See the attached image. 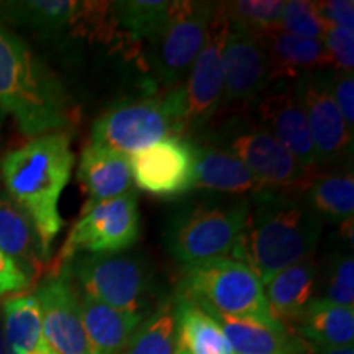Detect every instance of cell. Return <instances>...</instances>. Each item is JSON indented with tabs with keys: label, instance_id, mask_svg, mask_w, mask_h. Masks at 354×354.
<instances>
[{
	"label": "cell",
	"instance_id": "cell-33",
	"mask_svg": "<svg viewBox=\"0 0 354 354\" xmlns=\"http://www.w3.org/2000/svg\"><path fill=\"white\" fill-rule=\"evenodd\" d=\"M279 30L300 38L322 39L326 30V24L320 19L313 2L290 0L284 6Z\"/></svg>",
	"mask_w": 354,
	"mask_h": 354
},
{
	"label": "cell",
	"instance_id": "cell-16",
	"mask_svg": "<svg viewBox=\"0 0 354 354\" xmlns=\"http://www.w3.org/2000/svg\"><path fill=\"white\" fill-rule=\"evenodd\" d=\"M272 82L276 79L271 63L256 35L228 25L221 109H248Z\"/></svg>",
	"mask_w": 354,
	"mask_h": 354
},
{
	"label": "cell",
	"instance_id": "cell-15",
	"mask_svg": "<svg viewBox=\"0 0 354 354\" xmlns=\"http://www.w3.org/2000/svg\"><path fill=\"white\" fill-rule=\"evenodd\" d=\"M43 339L56 354H95L82 325L77 290L64 268L48 274L35 292Z\"/></svg>",
	"mask_w": 354,
	"mask_h": 354
},
{
	"label": "cell",
	"instance_id": "cell-14",
	"mask_svg": "<svg viewBox=\"0 0 354 354\" xmlns=\"http://www.w3.org/2000/svg\"><path fill=\"white\" fill-rule=\"evenodd\" d=\"M248 110L305 169L320 174L308 122L294 88V81L272 82Z\"/></svg>",
	"mask_w": 354,
	"mask_h": 354
},
{
	"label": "cell",
	"instance_id": "cell-5",
	"mask_svg": "<svg viewBox=\"0 0 354 354\" xmlns=\"http://www.w3.org/2000/svg\"><path fill=\"white\" fill-rule=\"evenodd\" d=\"M179 295L192 300L207 315L281 325L271 315L264 286L240 261L225 256L184 264Z\"/></svg>",
	"mask_w": 354,
	"mask_h": 354
},
{
	"label": "cell",
	"instance_id": "cell-21",
	"mask_svg": "<svg viewBox=\"0 0 354 354\" xmlns=\"http://www.w3.org/2000/svg\"><path fill=\"white\" fill-rule=\"evenodd\" d=\"M77 180L87 192L84 209H88L133 189L130 161L113 149L88 145L79 159Z\"/></svg>",
	"mask_w": 354,
	"mask_h": 354
},
{
	"label": "cell",
	"instance_id": "cell-27",
	"mask_svg": "<svg viewBox=\"0 0 354 354\" xmlns=\"http://www.w3.org/2000/svg\"><path fill=\"white\" fill-rule=\"evenodd\" d=\"M305 201L323 221L346 223L354 212V177L351 169L318 174L305 190Z\"/></svg>",
	"mask_w": 354,
	"mask_h": 354
},
{
	"label": "cell",
	"instance_id": "cell-1",
	"mask_svg": "<svg viewBox=\"0 0 354 354\" xmlns=\"http://www.w3.org/2000/svg\"><path fill=\"white\" fill-rule=\"evenodd\" d=\"M323 223L305 201V192L264 189L251 197L230 258L246 264L264 286L282 269L313 258Z\"/></svg>",
	"mask_w": 354,
	"mask_h": 354
},
{
	"label": "cell",
	"instance_id": "cell-13",
	"mask_svg": "<svg viewBox=\"0 0 354 354\" xmlns=\"http://www.w3.org/2000/svg\"><path fill=\"white\" fill-rule=\"evenodd\" d=\"M133 184L158 198H179L196 189V146L187 136H167L128 156Z\"/></svg>",
	"mask_w": 354,
	"mask_h": 354
},
{
	"label": "cell",
	"instance_id": "cell-30",
	"mask_svg": "<svg viewBox=\"0 0 354 354\" xmlns=\"http://www.w3.org/2000/svg\"><path fill=\"white\" fill-rule=\"evenodd\" d=\"M177 331L176 307L172 300H162L145 317L122 354H174Z\"/></svg>",
	"mask_w": 354,
	"mask_h": 354
},
{
	"label": "cell",
	"instance_id": "cell-6",
	"mask_svg": "<svg viewBox=\"0 0 354 354\" xmlns=\"http://www.w3.org/2000/svg\"><path fill=\"white\" fill-rule=\"evenodd\" d=\"M250 201L203 198L179 209L166 225V251L183 264L228 256L246 221Z\"/></svg>",
	"mask_w": 354,
	"mask_h": 354
},
{
	"label": "cell",
	"instance_id": "cell-34",
	"mask_svg": "<svg viewBox=\"0 0 354 354\" xmlns=\"http://www.w3.org/2000/svg\"><path fill=\"white\" fill-rule=\"evenodd\" d=\"M328 53L331 68L353 73L354 68V32L343 26L326 25L322 38Z\"/></svg>",
	"mask_w": 354,
	"mask_h": 354
},
{
	"label": "cell",
	"instance_id": "cell-19",
	"mask_svg": "<svg viewBox=\"0 0 354 354\" xmlns=\"http://www.w3.org/2000/svg\"><path fill=\"white\" fill-rule=\"evenodd\" d=\"M318 268L313 258L282 269L264 284V294L271 315L286 328L294 331L308 305L315 300Z\"/></svg>",
	"mask_w": 354,
	"mask_h": 354
},
{
	"label": "cell",
	"instance_id": "cell-28",
	"mask_svg": "<svg viewBox=\"0 0 354 354\" xmlns=\"http://www.w3.org/2000/svg\"><path fill=\"white\" fill-rule=\"evenodd\" d=\"M0 307L6 353L30 354L43 338L41 312L35 295H15Z\"/></svg>",
	"mask_w": 354,
	"mask_h": 354
},
{
	"label": "cell",
	"instance_id": "cell-3",
	"mask_svg": "<svg viewBox=\"0 0 354 354\" xmlns=\"http://www.w3.org/2000/svg\"><path fill=\"white\" fill-rule=\"evenodd\" d=\"M0 109L24 135L63 131L73 122L68 92L24 38L0 21Z\"/></svg>",
	"mask_w": 354,
	"mask_h": 354
},
{
	"label": "cell",
	"instance_id": "cell-24",
	"mask_svg": "<svg viewBox=\"0 0 354 354\" xmlns=\"http://www.w3.org/2000/svg\"><path fill=\"white\" fill-rule=\"evenodd\" d=\"M79 305L84 330L95 354H122L146 317V313L125 312L84 295H79Z\"/></svg>",
	"mask_w": 354,
	"mask_h": 354
},
{
	"label": "cell",
	"instance_id": "cell-18",
	"mask_svg": "<svg viewBox=\"0 0 354 354\" xmlns=\"http://www.w3.org/2000/svg\"><path fill=\"white\" fill-rule=\"evenodd\" d=\"M0 253L15 261L30 282L50 272L51 253L43 246L32 218L6 190H0Z\"/></svg>",
	"mask_w": 354,
	"mask_h": 354
},
{
	"label": "cell",
	"instance_id": "cell-11",
	"mask_svg": "<svg viewBox=\"0 0 354 354\" xmlns=\"http://www.w3.org/2000/svg\"><path fill=\"white\" fill-rule=\"evenodd\" d=\"M294 88L305 110L318 167L351 159L353 131L331 94V68L308 71L295 79Z\"/></svg>",
	"mask_w": 354,
	"mask_h": 354
},
{
	"label": "cell",
	"instance_id": "cell-20",
	"mask_svg": "<svg viewBox=\"0 0 354 354\" xmlns=\"http://www.w3.org/2000/svg\"><path fill=\"white\" fill-rule=\"evenodd\" d=\"M192 143L196 146V189L230 197H253L264 190L253 172L227 149L196 140Z\"/></svg>",
	"mask_w": 354,
	"mask_h": 354
},
{
	"label": "cell",
	"instance_id": "cell-7",
	"mask_svg": "<svg viewBox=\"0 0 354 354\" xmlns=\"http://www.w3.org/2000/svg\"><path fill=\"white\" fill-rule=\"evenodd\" d=\"M184 135V91L176 87L113 105L92 125L91 145L131 156L167 136Z\"/></svg>",
	"mask_w": 354,
	"mask_h": 354
},
{
	"label": "cell",
	"instance_id": "cell-35",
	"mask_svg": "<svg viewBox=\"0 0 354 354\" xmlns=\"http://www.w3.org/2000/svg\"><path fill=\"white\" fill-rule=\"evenodd\" d=\"M331 94L349 131L354 130V79L353 73L331 68Z\"/></svg>",
	"mask_w": 354,
	"mask_h": 354
},
{
	"label": "cell",
	"instance_id": "cell-9",
	"mask_svg": "<svg viewBox=\"0 0 354 354\" xmlns=\"http://www.w3.org/2000/svg\"><path fill=\"white\" fill-rule=\"evenodd\" d=\"M138 238V194L131 189L110 201L82 209L81 218L73 225L48 274L56 272L79 253H123L135 245Z\"/></svg>",
	"mask_w": 354,
	"mask_h": 354
},
{
	"label": "cell",
	"instance_id": "cell-12",
	"mask_svg": "<svg viewBox=\"0 0 354 354\" xmlns=\"http://www.w3.org/2000/svg\"><path fill=\"white\" fill-rule=\"evenodd\" d=\"M228 35V21L216 2L214 19L207 30L202 50L190 68L184 91V120L187 136L215 120L223 95V48Z\"/></svg>",
	"mask_w": 354,
	"mask_h": 354
},
{
	"label": "cell",
	"instance_id": "cell-2",
	"mask_svg": "<svg viewBox=\"0 0 354 354\" xmlns=\"http://www.w3.org/2000/svg\"><path fill=\"white\" fill-rule=\"evenodd\" d=\"M74 153L68 131L35 136L0 159V179L6 192L26 212L51 253V245L63 230L59 198L71 179Z\"/></svg>",
	"mask_w": 354,
	"mask_h": 354
},
{
	"label": "cell",
	"instance_id": "cell-29",
	"mask_svg": "<svg viewBox=\"0 0 354 354\" xmlns=\"http://www.w3.org/2000/svg\"><path fill=\"white\" fill-rule=\"evenodd\" d=\"M172 8L174 2L169 0H120L112 2V20L130 41L151 43L165 28Z\"/></svg>",
	"mask_w": 354,
	"mask_h": 354
},
{
	"label": "cell",
	"instance_id": "cell-31",
	"mask_svg": "<svg viewBox=\"0 0 354 354\" xmlns=\"http://www.w3.org/2000/svg\"><path fill=\"white\" fill-rule=\"evenodd\" d=\"M221 12L230 26L251 33L277 30L286 2L282 0H236L220 2Z\"/></svg>",
	"mask_w": 354,
	"mask_h": 354
},
{
	"label": "cell",
	"instance_id": "cell-4",
	"mask_svg": "<svg viewBox=\"0 0 354 354\" xmlns=\"http://www.w3.org/2000/svg\"><path fill=\"white\" fill-rule=\"evenodd\" d=\"M187 138L227 149L253 172L263 189L305 192L318 176L305 169L250 112L209 122Z\"/></svg>",
	"mask_w": 354,
	"mask_h": 354
},
{
	"label": "cell",
	"instance_id": "cell-40",
	"mask_svg": "<svg viewBox=\"0 0 354 354\" xmlns=\"http://www.w3.org/2000/svg\"><path fill=\"white\" fill-rule=\"evenodd\" d=\"M0 354H7L6 342H3V331H2V307H0Z\"/></svg>",
	"mask_w": 354,
	"mask_h": 354
},
{
	"label": "cell",
	"instance_id": "cell-17",
	"mask_svg": "<svg viewBox=\"0 0 354 354\" xmlns=\"http://www.w3.org/2000/svg\"><path fill=\"white\" fill-rule=\"evenodd\" d=\"M105 15V2L77 0H13L0 2V21L32 32L55 35L71 30L74 35L95 37Z\"/></svg>",
	"mask_w": 354,
	"mask_h": 354
},
{
	"label": "cell",
	"instance_id": "cell-36",
	"mask_svg": "<svg viewBox=\"0 0 354 354\" xmlns=\"http://www.w3.org/2000/svg\"><path fill=\"white\" fill-rule=\"evenodd\" d=\"M320 19L326 25L343 26L353 30L354 26V2L353 0H323L313 2Z\"/></svg>",
	"mask_w": 354,
	"mask_h": 354
},
{
	"label": "cell",
	"instance_id": "cell-22",
	"mask_svg": "<svg viewBox=\"0 0 354 354\" xmlns=\"http://www.w3.org/2000/svg\"><path fill=\"white\" fill-rule=\"evenodd\" d=\"M218 323L234 354H313L315 346L284 325H264L253 320H238L210 315Z\"/></svg>",
	"mask_w": 354,
	"mask_h": 354
},
{
	"label": "cell",
	"instance_id": "cell-39",
	"mask_svg": "<svg viewBox=\"0 0 354 354\" xmlns=\"http://www.w3.org/2000/svg\"><path fill=\"white\" fill-rule=\"evenodd\" d=\"M30 354H56L55 351H53V349L50 348V346H48V343L46 342H44V339L41 338V342H39L38 343V346L37 348H35L33 349V351L32 353H30Z\"/></svg>",
	"mask_w": 354,
	"mask_h": 354
},
{
	"label": "cell",
	"instance_id": "cell-8",
	"mask_svg": "<svg viewBox=\"0 0 354 354\" xmlns=\"http://www.w3.org/2000/svg\"><path fill=\"white\" fill-rule=\"evenodd\" d=\"M66 269L79 295L110 307L143 313L153 287V269L136 253H79Z\"/></svg>",
	"mask_w": 354,
	"mask_h": 354
},
{
	"label": "cell",
	"instance_id": "cell-10",
	"mask_svg": "<svg viewBox=\"0 0 354 354\" xmlns=\"http://www.w3.org/2000/svg\"><path fill=\"white\" fill-rule=\"evenodd\" d=\"M215 10V2H174L165 28L149 43V66L166 91L183 87L202 50Z\"/></svg>",
	"mask_w": 354,
	"mask_h": 354
},
{
	"label": "cell",
	"instance_id": "cell-32",
	"mask_svg": "<svg viewBox=\"0 0 354 354\" xmlns=\"http://www.w3.org/2000/svg\"><path fill=\"white\" fill-rule=\"evenodd\" d=\"M325 286L322 300L353 308L354 304V259L351 250L336 246L326 256Z\"/></svg>",
	"mask_w": 354,
	"mask_h": 354
},
{
	"label": "cell",
	"instance_id": "cell-26",
	"mask_svg": "<svg viewBox=\"0 0 354 354\" xmlns=\"http://www.w3.org/2000/svg\"><path fill=\"white\" fill-rule=\"evenodd\" d=\"M174 307L179 343L190 354H234L218 323L192 300L177 295Z\"/></svg>",
	"mask_w": 354,
	"mask_h": 354
},
{
	"label": "cell",
	"instance_id": "cell-38",
	"mask_svg": "<svg viewBox=\"0 0 354 354\" xmlns=\"http://www.w3.org/2000/svg\"><path fill=\"white\" fill-rule=\"evenodd\" d=\"M313 354H354V346L353 344H346V346H331V348L315 346Z\"/></svg>",
	"mask_w": 354,
	"mask_h": 354
},
{
	"label": "cell",
	"instance_id": "cell-41",
	"mask_svg": "<svg viewBox=\"0 0 354 354\" xmlns=\"http://www.w3.org/2000/svg\"><path fill=\"white\" fill-rule=\"evenodd\" d=\"M174 354H190V353L183 346V344L179 343V339H177V346H176V353Z\"/></svg>",
	"mask_w": 354,
	"mask_h": 354
},
{
	"label": "cell",
	"instance_id": "cell-23",
	"mask_svg": "<svg viewBox=\"0 0 354 354\" xmlns=\"http://www.w3.org/2000/svg\"><path fill=\"white\" fill-rule=\"evenodd\" d=\"M254 35L268 55L276 81H295L308 71L331 68L322 39L300 38L279 28Z\"/></svg>",
	"mask_w": 354,
	"mask_h": 354
},
{
	"label": "cell",
	"instance_id": "cell-37",
	"mask_svg": "<svg viewBox=\"0 0 354 354\" xmlns=\"http://www.w3.org/2000/svg\"><path fill=\"white\" fill-rule=\"evenodd\" d=\"M32 282L17 266L15 261L0 253V295L17 294L25 290Z\"/></svg>",
	"mask_w": 354,
	"mask_h": 354
},
{
	"label": "cell",
	"instance_id": "cell-42",
	"mask_svg": "<svg viewBox=\"0 0 354 354\" xmlns=\"http://www.w3.org/2000/svg\"><path fill=\"white\" fill-rule=\"evenodd\" d=\"M6 117H7V115L2 112V109H0V128H2V125H3V120H6Z\"/></svg>",
	"mask_w": 354,
	"mask_h": 354
},
{
	"label": "cell",
	"instance_id": "cell-25",
	"mask_svg": "<svg viewBox=\"0 0 354 354\" xmlns=\"http://www.w3.org/2000/svg\"><path fill=\"white\" fill-rule=\"evenodd\" d=\"M294 333L320 348L353 344L354 310L315 299L294 326Z\"/></svg>",
	"mask_w": 354,
	"mask_h": 354
}]
</instances>
